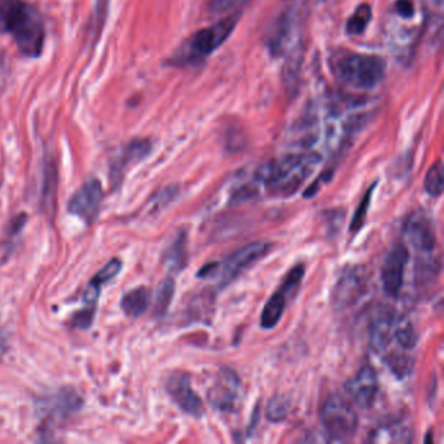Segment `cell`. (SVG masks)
<instances>
[{
  "label": "cell",
  "mask_w": 444,
  "mask_h": 444,
  "mask_svg": "<svg viewBox=\"0 0 444 444\" xmlns=\"http://www.w3.org/2000/svg\"><path fill=\"white\" fill-rule=\"evenodd\" d=\"M321 162L317 152L292 154L282 159L262 164L256 171V180L266 184L275 195H292Z\"/></svg>",
  "instance_id": "obj_1"
},
{
  "label": "cell",
  "mask_w": 444,
  "mask_h": 444,
  "mask_svg": "<svg viewBox=\"0 0 444 444\" xmlns=\"http://www.w3.org/2000/svg\"><path fill=\"white\" fill-rule=\"evenodd\" d=\"M240 13H232L226 19L193 33L175 51L170 63L172 65H195L214 54L224 44L236 28Z\"/></svg>",
  "instance_id": "obj_2"
},
{
  "label": "cell",
  "mask_w": 444,
  "mask_h": 444,
  "mask_svg": "<svg viewBox=\"0 0 444 444\" xmlns=\"http://www.w3.org/2000/svg\"><path fill=\"white\" fill-rule=\"evenodd\" d=\"M336 78L348 87L371 90L378 87L386 76V62L378 55H337L331 63Z\"/></svg>",
  "instance_id": "obj_3"
},
{
  "label": "cell",
  "mask_w": 444,
  "mask_h": 444,
  "mask_svg": "<svg viewBox=\"0 0 444 444\" xmlns=\"http://www.w3.org/2000/svg\"><path fill=\"white\" fill-rule=\"evenodd\" d=\"M8 32L11 33L19 51L26 57H38L44 51V24L42 16L33 6L21 1L12 16Z\"/></svg>",
  "instance_id": "obj_4"
},
{
  "label": "cell",
  "mask_w": 444,
  "mask_h": 444,
  "mask_svg": "<svg viewBox=\"0 0 444 444\" xmlns=\"http://www.w3.org/2000/svg\"><path fill=\"white\" fill-rule=\"evenodd\" d=\"M321 423L332 442H347L357 433V416L339 395H332L321 409Z\"/></svg>",
  "instance_id": "obj_5"
},
{
  "label": "cell",
  "mask_w": 444,
  "mask_h": 444,
  "mask_svg": "<svg viewBox=\"0 0 444 444\" xmlns=\"http://www.w3.org/2000/svg\"><path fill=\"white\" fill-rule=\"evenodd\" d=\"M242 386L238 374L231 368H220L215 382L207 392V400L222 413L235 412L241 402Z\"/></svg>",
  "instance_id": "obj_6"
},
{
  "label": "cell",
  "mask_w": 444,
  "mask_h": 444,
  "mask_svg": "<svg viewBox=\"0 0 444 444\" xmlns=\"http://www.w3.org/2000/svg\"><path fill=\"white\" fill-rule=\"evenodd\" d=\"M272 245L266 241L253 242L241 249L232 253L227 260H224L222 265V274H220V284L227 285L228 283L235 281L241 272L251 267L256 262L262 260L269 251Z\"/></svg>",
  "instance_id": "obj_7"
},
{
  "label": "cell",
  "mask_w": 444,
  "mask_h": 444,
  "mask_svg": "<svg viewBox=\"0 0 444 444\" xmlns=\"http://www.w3.org/2000/svg\"><path fill=\"white\" fill-rule=\"evenodd\" d=\"M368 291V281L364 271L353 267L346 271L336 283L331 294L332 306L336 310H343L359 301Z\"/></svg>",
  "instance_id": "obj_8"
},
{
  "label": "cell",
  "mask_w": 444,
  "mask_h": 444,
  "mask_svg": "<svg viewBox=\"0 0 444 444\" xmlns=\"http://www.w3.org/2000/svg\"><path fill=\"white\" fill-rule=\"evenodd\" d=\"M103 201V189L98 179H89L69 201L68 210L81 217L87 224L97 219Z\"/></svg>",
  "instance_id": "obj_9"
},
{
  "label": "cell",
  "mask_w": 444,
  "mask_h": 444,
  "mask_svg": "<svg viewBox=\"0 0 444 444\" xmlns=\"http://www.w3.org/2000/svg\"><path fill=\"white\" fill-rule=\"evenodd\" d=\"M166 390L175 404L183 411V412L201 418L205 413L202 399L195 393L192 386H190V378L185 373H174L170 375L166 383Z\"/></svg>",
  "instance_id": "obj_10"
},
{
  "label": "cell",
  "mask_w": 444,
  "mask_h": 444,
  "mask_svg": "<svg viewBox=\"0 0 444 444\" xmlns=\"http://www.w3.org/2000/svg\"><path fill=\"white\" fill-rule=\"evenodd\" d=\"M402 232L408 242L420 253H432L435 249V228L425 211H414L407 217Z\"/></svg>",
  "instance_id": "obj_11"
},
{
  "label": "cell",
  "mask_w": 444,
  "mask_h": 444,
  "mask_svg": "<svg viewBox=\"0 0 444 444\" xmlns=\"http://www.w3.org/2000/svg\"><path fill=\"white\" fill-rule=\"evenodd\" d=\"M409 260V251L404 245H395L387 254L382 267L383 290L390 297L400 294L404 274Z\"/></svg>",
  "instance_id": "obj_12"
},
{
  "label": "cell",
  "mask_w": 444,
  "mask_h": 444,
  "mask_svg": "<svg viewBox=\"0 0 444 444\" xmlns=\"http://www.w3.org/2000/svg\"><path fill=\"white\" fill-rule=\"evenodd\" d=\"M348 396L359 409L371 408L378 393V378L371 366H364L346 384Z\"/></svg>",
  "instance_id": "obj_13"
},
{
  "label": "cell",
  "mask_w": 444,
  "mask_h": 444,
  "mask_svg": "<svg viewBox=\"0 0 444 444\" xmlns=\"http://www.w3.org/2000/svg\"><path fill=\"white\" fill-rule=\"evenodd\" d=\"M395 314L390 310H382L375 315L370 323L368 339L370 347L375 353H384L393 339Z\"/></svg>",
  "instance_id": "obj_14"
},
{
  "label": "cell",
  "mask_w": 444,
  "mask_h": 444,
  "mask_svg": "<svg viewBox=\"0 0 444 444\" xmlns=\"http://www.w3.org/2000/svg\"><path fill=\"white\" fill-rule=\"evenodd\" d=\"M412 439V427L404 421L380 425L370 434V442L373 443H411Z\"/></svg>",
  "instance_id": "obj_15"
},
{
  "label": "cell",
  "mask_w": 444,
  "mask_h": 444,
  "mask_svg": "<svg viewBox=\"0 0 444 444\" xmlns=\"http://www.w3.org/2000/svg\"><path fill=\"white\" fill-rule=\"evenodd\" d=\"M293 17L291 13H285L276 21L274 29L267 38V46L272 55H283L287 44L292 38Z\"/></svg>",
  "instance_id": "obj_16"
},
{
  "label": "cell",
  "mask_w": 444,
  "mask_h": 444,
  "mask_svg": "<svg viewBox=\"0 0 444 444\" xmlns=\"http://www.w3.org/2000/svg\"><path fill=\"white\" fill-rule=\"evenodd\" d=\"M152 150V143L148 140H136L130 142V145L121 152L119 158L116 159L115 164L112 166V175L119 180L120 176L123 174L124 168L132 162L140 161L145 158Z\"/></svg>",
  "instance_id": "obj_17"
},
{
  "label": "cell",
  "mask_w": 444,
  "mask_h": 444,
  "mask_svg": "<svg viewBox=\"0 0 444 444\" xmlns=\"http://www.w3.org/2000/svg\"><path fill=\"white\" fill-rule=\"evenodd\" d=\"M287 296L283 291H278L271 296L270 300L265 305L260 315V326L265 330H272L282 319L283 313L287 305Z\"/></svg>",
  "instance_id": "obj_18"
},
{
  "label": "cell",
  "mask_w": 444,
  "mask_h": 444,
  "mask_svg": "<svg viewBox=\"0 0 444 444\" xmlns=\"http://www.w3.org/2000/svg\"><path fill=\"white\" fill-rule=\"evenodd\" d=\"M150 303V292L148 288L140 287L127 293L121 300V308L124 313L132 317L139 318L141 317Z\"/></svg>",
  "instance_id": "obj_19"
},
{
  "label": "cell",
  "mask_w": 444,
  "mask_h": 444,
  "mask_svg": "<svg viewBox=\"0 0 444 444\" xmlns=\"http://www.w3.org/2000/svg\"><path fill=\"white\" fill-rule=\"evenodd\" d=\"M164 262L168 269L174 272L183 270L188 262V250H186V233L181 232L175 238L171 247L164 253Z\"/></svg>",
  "instance_id": "obj_20"
},
{
  "label": "cell",
  "mask_w": 444,
  "mask_h": 444,
  "mask_svg": "<svg viewBox=\"0 0 444 444\" xmlns=\"http://www.w3.org/2000/svg\"><path fill=\"white\" fill-rule=\"evenodd\" d=\"M393 339L404 349H413L417 344V332L408 317H395Z\"/></svg>",
  "instance_id": "obj_21"
},
{
  "label": "cell",
  "mask_w": 444,
  "mask_h": 444,
  "mask_svg": "<svg viewBox=\"0 0 444 444\" xmlns=\"http://www.w3.org/2000/svg\"><path fill=\"white\" fill-rule=\"evenodd\" d=\"M371 17H373V12L368 3L358 6L357 10L348 19L347 26H346L348 34L350 35L362 34L366 30Z\"/></svg>",
  "instance_id": "obj_22"
},
{
  "label": "cell",
  "mask_w": 444,
  "mask_h": 444,
  "mask_svg": "<svg viewBox=\"0 0 444 444\" xmlns=\"http://www.w3.org/2000/svg\"><path fill=\"white\" fill-rule=\"evenodd\" d=\"M425 190L432 197H439L443 192V167L442 162L434 164L425 177Z\"/></svg>",
  "instance_id": "obj_23"
},
{
  "label": "cell",
  "mask_w": 444,
  "mask_h": 444,
  "mask_svg": "<svg viewBox=\"0 0 444 444\" xmlns=\"http://www.w3.org/2000/svg\"><path fill=\"white\" fill-rule=\"evenodd\" d=\"M386 364L398 378H405V377L411 375L413 366H414L413 358L407 356V355H402V353L391 355L386 358Z\"/></svg>",
  "instance_id": "obj_24"
},
{
  "label": "cell",
  "mask_w": 444,
  "mask_h": 444,
  "mask_svg": "<svg viewBox=\"0 0 444 444\" xmlns=\"http://www.w3.org/2000/svg\"><path fill=\"white\" fill-rule=\"evenodd\" d=\"M175 293L174 279L168 278L161 284L159 291L157 294V301H155V313L158 315H162L167 312L170 303L172 301Z\"/></svg>",
  "instance_id": "obj_25"
},
{
  "label": "cell",
  "mask_w": 444,
  "mask_h": 444,
  "mask_svg": "<svg viewBox=\"0 0 444 444\" xmlns=\"http://www.w3.org/2000/svg\"><path fill=\"white\" fill-rule=\"evenodd\" d=\"M288 413V400L284 396H275L272 398L267 408H266V416L272 423H279L285 418Z\"/></svg>",
  "instance_id": "obj_26"
},
{
  "label": "cell",
  "mask_w": 444,
  "mask_h": 444,
  "mask_svg": "<svg viewBox=\"0 0 444 444\" xmlns=\"http://www.w3.org/2000/svg\"><path fill=\"white\" fill-rule=\"evenodd\" d=\"M303 275H305V269H303V265L294 266L292 270L288 272L285 281L283 282L281 291H283L287 297L294 294L303 282Z\"/></svg>",
  "instance_id": "obj_27"
},
{
  "label": "cell",
  "mask_w": 444,
  "mask_h": 444,
  "mask_svg": "<svg viewBox=\"0 0 444 444\" xmlns=\"http://www.w3.org/2000/svg\"><path fill=\"white\" fill-rule=\"evenodd\" d=\"M249 0H210L208 12L213 15H224L229 12L238 11Z\"/></svg>",
  "instance_id": "obj_28"
},
{
  "label": "cell",
  "mask_w": 444,
  "mask_h": 444,
  "mask_svg": "<svg viewBox=\"0 0 444 444\" xmlns=\"http://www.w3.org/2000/svg\"><path fill=\"white\" fill-rule=\"evenodd\" d=\"M22 0H0V33L8 32L12 16Z\"/></svg>",
  "instance_id": "obj_29"
},
{
  "label": "cell",
  "mask_w": 444,
  "mask_h": 444,
  "mask_svg": "<svg viewBox=\"0 0 444 444\" xmlns=\"http://www.w3.org/2000/svg\"><path fill=\"white\" fill-rule=\"evenodd\" d=\"M120 270H121V260L114 258V260H109V263L99 271L93 279L99 283L100 285H103V284L109 282L112 278H115L119 274Z\"/></svg>",
  "instance_id": "obj_30"
},
{
  "label": "cell",
  "mask_w": 444,
  "mask_h": 444,
  "mask_svg": "<svg viewBox=\"0 0 444 444\" xmlns=\"http://www.w3.org/2000/svg\"><path fill=\"white\" fill-rule=\"evenodd\" d=\"M371 192H373V189H370L368 193L365 195L362 202H361L359 206H358L355 217H353V220H352V229H353V231H357V229L362 227V224H364V222H365L366 213H368V204H370V198H371Z\"/></svg>",
  "instance_id": "obj_31"
},
{
  "label": "cell",
  "mask_w": 444,
  "mask_h": 444,
  "mask_svg": "<svg viewBox=\"0 0 444 444\" xmlns=\"http://www.w3.org/2000/svg\"><path fill=\"white\" fill-rule=\"evenodd\" d=\"M396 11L404 19H411L414 15V4L412 0H398Z\"/></svg>",
  "instance_id": "obj_32"
}]
</instances>
